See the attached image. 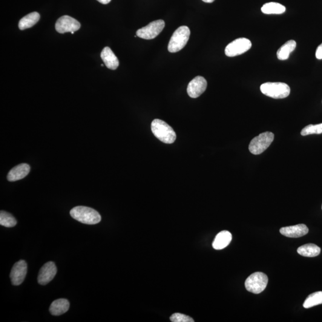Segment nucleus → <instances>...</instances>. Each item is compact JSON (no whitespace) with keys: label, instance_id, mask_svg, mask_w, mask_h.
Wrapping results in <instances>:
<instances>
[{"label":"nucleus","instance_id":"22","mask_svg":"<svg viewBox=\"0 0 322 322\" xmlns=\"http://www.w3.org/2000/svg\"><path fill=\"white\" fill-rule=\"evenodd\" d=\"M322 304V291H318L308 296L303 304V307L306 309L318 306Z\"/></svg>","mask_w":322,"mask_h":322},{"label":"nucleus","instance_id":"14","mask_svg":"<svg viewBox=\"0 0 322 322\" xmlns=\"http://www.w3.org/2000/svg\"><path fill=\"white\" fill-rule=\"evenodd\" d=\"M30 166L27 163H21L11 169L7 174V180L9 182H16L24 179L30 171Z\"/></svg>","mask_w":322,"mask_h":322},{"label":"nucleus","instance_id":"25","mask_svg":"<svg viewBox=\"0 0 322 322\" xmlns=\"http://www.w3.org/2000/svg\"><path fill=\"white\" fill-rule=\"evenodd\" d=\"M170 321L172 322H194L195 321L189 316L181 313H174L170 318Z\"/></svg>","mask_w":322,"mask_h":322},{"label":"nucleus","instance_id":"26","mask_svg":"<svg viewBox=\"0 0 322 322\" xmlns=\"http://www.w3.org/2000/svg\"><path fill=\"white\" fill-rule=\"evenodd\" d=\"M316 57L319 60L322 59V43L318 46L316 51Z\"/></svg>","mask_w":322,"mask_h":322},{"label":"nucleus","instance_id":"20","mask_svg":"<svg viewBox=\"0 0 322 322\" xmlns=\"http://www.w3.org/2000/svg\"><path fill=\"white\" fill-rule=\"evenodd\" d=\"M297 42L294 40H289L282 46L277 51L279 60H284L289 58L290 54L295 49Z\"/></svg>","mask_w":322,"mask_h":322},{"label":"nucleus","instance_id":"2","mask_svg":"<svg viewBox=\"0 0 322 322\" xmlns=\"http://www.w3.org/2000/svg\"><path fill=\"white\" fill-rule=\"evenodd\" d=\"M151 129L155 136L161 142L171 144L176 139V134L171 126L161 120H154L152 122Z\"/></svg>","mask_w":322,"mask_h":322},{"label":"nucleus","instance_id":"6","mask_svg":"<svg viewBox=\"0 0 322 322\" xmlns=\"http://www.w3.org/2000/svg\"><path fill=\"white\" fill-rule=\"evenodd\" d=\"M274 134L272 132H265L253 139L249 145V150L251 154L260 155L268 148L274 140Z\"/></svg>","mask_w":322,"mask_h":322},{"label":"nucleus","instance_id":"19","mask_svg":"<svg viewBox=\"0 0 322 322\" xmlns=\"http://www.w3.org/2000/svg\"><path fill=\"white\" fill-rule=\"evenodd\" d=\"M321 251L320 247L313 243L306 244V245L299 247L297 249L299 254L306 257H317L320 254Z\"/></svg>","mask_w":322,"mask_h":322},{"label":"nucleus","instance_id":"9","mask_svg":"<svg viewBox=\"0 0 322 322\" xmlns=\"http://www.w3.org/2000/svg\"><path fill=\"white\" fill-rule=\"evenodd\" d=\"M56 30L60 34L71 33L79 30L80 28V23L76 19L70 16H63L57 20Z\"/></svg>","mask_w":322,"mask_h":322},{"label":"nucleus","instance_id":"10","mask_svg":"<svg viewBox=\"0 0 322 322\" xmlns=\"http://www.w3.org/2000/svg\"><path fill=\"white\" fill-rule=\"evenodd\" d=\"M27 273V264L24 260H20L14 264L10 277L11 283L18 286L24 281Z\"/></svg>","mask_w":322,"mask_h":322},{"label":"nucleus","instance_id":"18","mask_svg":"<svg viewBox=\"0 0 322 322\" xmlns=\"http://www.w3.org/2000/svg\"><path fill=\"white\" fill-rule=\"evenodd\" d=\"M40 19V15L39 13L33 12L27 14L20 20L19 22V28L20 30H25L27 29L33 27L35 25Z\"/></svg>","mask_w":322,"mask_h":322},{"label":"nucleus","instance_id":"12","mask_svg":"<svg viewBox=\"0 0 322 322\" xmlns=\"http://www.w3.org/2000/svg\"><path fill=\"white\" fill-rule=\"evenodd\" d=\"M57 273V267L54 263L50 261L45 263L40 270L38 282L41 285L48 284L55 277Z\"/></svg>","mask_w":322,"mask_h":322},{"label":"nucleus","instance_id":"27","mask_svg":"<svg viewBox=\"0 0 322 322\" xmlns=\"http://www.w3.org/2000/svg\"><path fill=\"white\" fill-rule=\"evenodd\" d=\"M97 1L103 4H107L111 1V0H97Z\"/></svg>","mask_w":322,"mask_h":322},{"label":"nucleus","instance_id":"16","mask_svg":"<svg viewBox=\"0 0 322 322\" xmlns=\"http://www.w3.org/2000/svg\"><path fill=\"white\" fill-rule=\"evenodd\" d=\"M232 240V236L231 232L227 231L221 232L215 238L212 243V247L216 250L223 249L229 245Z\"/></svg>","mask_w":322,"mask_h":322},{"label":"nucleus","instance_id":"28","mask_svg":"<svg viewBox=\"0 0 322 322\" xmlns=\"http://www.w3.org/2000/svg\"><path fill=\"white\" fill-rule=\"evenodd\" d=\"M202 1L206 2V3H212L215 0H202Z\"/></svg>","mask_w":322,"mask_h":322},{"label":"nucleus","instance_id":"7","mask_svg":"<svg viewBox=\"0 0 322 322\" xmlns=\"http://www.w3.org/2000/svg\"><path fill=\"white\" fill-rule=\"evenodd\" d=\"M251 47L252 43L249 40L245 38L238 39L226 46L225 54L228 57L237 56L245 53Z\"/></svg>","mask_w":322,"mask_h":322},{"label":"nucleus","instance_id":"4","mask_svg":"<svg viewBox=\"0 0 322 322\" xmlns=\"http://www.w3.org/2000/svg\"><path fill=\"white\" fill-rule=\"evenodd\" d=\"M261 93L273 99H284L289 96L291 89L283 82H266L260 86Z\"/></svg>","mask_w":322,"mask_h":322},{"label":"nucleus","instance_id":"13","mask_svg":"<svg viewBox=\"0 0 322 322\" xmlns=\"http://www.w3.org/2000/svg\"><path fill=\"white\" fill-rule=\"evenodd\" d=\"M280 232L284 237L298 238L308 234L309 229L305 224H300L295 226L284 227L280 229Z\"/></svg>","mask_w":322,"mask_h":322},{"label":"nucleus","instance_id":"21","mask_svg":"<svg viewBox=\"0 0 322 322\" xmlns=\"http://www.w3.org/2000/svg\"><path fill=\"white\" fill-rule=\"evenodd\" d=\"M261 11L266 14H281L285 12L286 7L278 2H270L264 4Z\"/></svg>","mask_w":322,"mask_h":322},{"label":"nucleus","instance_id":"30","mask_svg":"<svg viewBox=\"0 0 322 322\" xmlns=\"http://www.w3.org/2000/svg\"></svg>","mask_w":322,"mask_h":322},{"label":"nucleus","instance_id":"15","mask_svg":"<svg viewBox=\"0 0 322 322\" xmlns=\"http://www.w3.org/2000/svg\"><path fill=\"white\" fill-rule=\"evenodd\" d=\"M100 56L106 67L109 70H116L119 67V59L109 47L103 48Z\"/></svg>","mask_w":322,"mask_h":322},{"label":"nucleus","instance_id":"23","mask_svg":"<svg viewBox=\"0 0 322 322\" xmlns=\"http://www.w3.org/2000/svg\"><path fill=\"white\" fill-rule=\"evenodd\" d=\"M17 224L16 218L12 215L4 211L0 212V224L6 228H13Z\"/></svg>","mask_w":322,"mask_h":322},{"label":"nucleus","instance_id":"5","mask_svg":"<svg viewBox=\"0 0 322 322\" xmlns=\"http://www.w3.org/2000/svg\"><path fill=\"white\" fill-rule=\"evenodd\" d=\"M268 281V277L264 273L255 272L246 279L245 286L247 291L258 294L266 289Z\"/></svg>","mask_w":322,"mask_h":322},{"label":"nucleus","instance_id":"1","mask_svg":"<svg viewBox=\"0 0 322 322\" xmlns=\"http://www.w3.org/2000/svg\"><path fill=\"white\" fill-rule=\"evenodd\" d=\"M71 217L75 220L85 224H96L101 221L99 212L89 207L79 206L75 207L70 211Z\"/></svg>","mask_w":322,"mask_h":322},{"label":"nucleus","instance_id":"3","mask_svg":"<svg viewBox=\"0 0 322 322\" xmlns=\"http://www.w3.org/2000/svg\"><path fill=\"white\" fill-rule=\"evenodd\" d=\"M191 31L186 26H182L174 31L169 40L168 50L170 53H177L182 50L188 43Z\"/></svg>","mask_w":322,"mask_h":322},{"label":"nucleus","instance_id":"11","mask_svg":"<svg viewBox=\"0 0 322 322\" xmlns=\"http://www.w3.org/2000/svg\"><path fill=\"white\" fill-rule=\"evenodd\" d=\"M206 87V80L202 77L198 76L189 83L187 92L190 97L195 99L203 93Z\"/></svg>","mask_w":322,"mask_h":322},{"label":"nucleus","instance_id":"24","mask_svg":"<svg viewBox=\"0 0 322 322\" xmlns=\"http://www.w3.org/2000/svg\"><path fill=\"white\" fill-rule=\"evenodd\" d=\"M322 133V123L319 124H310L305 126L302 130L301 134L305 136L310 134H320Z\"/></svg>","mask_w":322,"mask_h":322},{"label":"nucleus","instance_id":"8","mask_svg":"<svg viewBox=\"0 0 322 322\" xmlns=\"http://www.w3.org/2000/svg\"><path fill=\"white\" fill-rule=\"evenodd\" d=\"M164 27L165 22L163 20H158L137 30V36L145 40L154 39L159 35Z\"/></svg>","mask_w":322,"mask_h":322},{"label":"nucleus","instance_id":"17","mask_svg":"<svg viewBox=\"0 0 322 322\" xmlns=\"http://www.w3.org/2000/svg\"><path fill=\"white\" fill-rule=\"evenodd\" d=\"M70 304L66 299H58L54 301L50 305L49 311L53 316H60L64 314L70 309Z\"/></svg>","mask_w":322,"mask_h":322},{"label":"nucleus","instance_id":"29","mask_svg":"<svg viewBox=\"0 0 322 322\" xmlns=\"http://www.w3.org/2000/svg\"><path fill=\"white\" fill-rule=\"evenodd\" d=\"M71 33L72 34H74V32H71Z\"/></svg>","mask_w":322,"mask_h":322}]
</instances>
